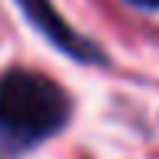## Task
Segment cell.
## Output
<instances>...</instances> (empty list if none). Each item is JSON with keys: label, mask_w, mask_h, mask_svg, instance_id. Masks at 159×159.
<instances>
[{"label": "cell", "mask_w": 159, "mask_h": 159, "mask_svg": "<svg viewBox=\"0 0 159 159\" xmlns=\"http://www.w3.org/2000/svg\"><path fill=\"white\" fill-rule=\"evenodd\" d=\"M70 119V96L53 80L13 70L0 80V133L13 143H40Z\"/></svg>", "instance_id": "obj_1"}, {"label": "cell", "mask_w": 159, "mask_h": 159, "mask_svg": "<svg viewBox=\"0 0 159 159\" xmlns=\"http://www.w3.org/2000/svg\"><path fill=\"white\" fill-rule=\"evenodd\" d=\"M17 3H20V10L37 23L40 33L50 37L60 50H63V53H66V57H76V60H99V57H96L99 50L80 37L76 30H73L66 20L57 13V7H53L50 0H17Z\"/></svg>", "instance_id": "obj_2"}, {"label": "cell", "mask_w": 159, "mask_h": 159, "mask_svg": "<svg viewBox=\"0 0 159 159\" xmlns=\"http://www.w3.org/2000/svg\"><path fill=\"white\" fill-rule=\"evenodd\" d=\"M133 3H139V7H159V0H133Z\"/></svg>", "instance_id": "obj_3"}]
</instances>
